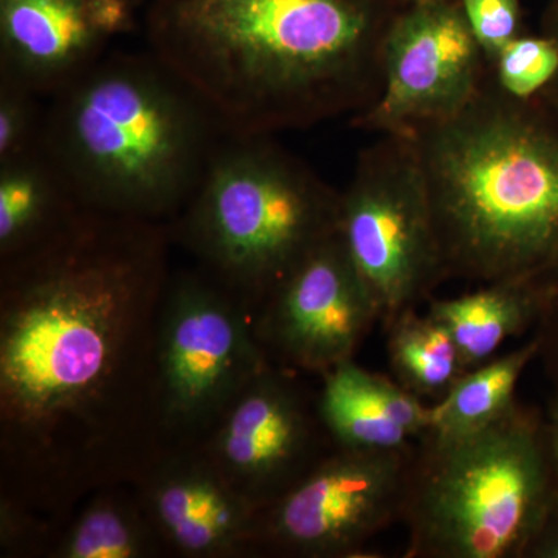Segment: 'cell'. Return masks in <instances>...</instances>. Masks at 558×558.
<instances>
[{
    "label": "cell",
    "mask_w": 558,
    "mask_h": 558,
    "mask_svg": "<svg viewBox=\"0 0 558 558\" xmlns=\"http://www.w3.org/2000/svg\"><path fill=\"white\" fill-rule=\"evenodd\" d=\"M170 226L84 207L0 259V499L61 532L165 451L157 336Z\"/></svg>",
    "instance_id": "obj_1"
},
{
    "label": "cell",
    "mask_w": 558,
    "mask_h": 558,
    "mask_svg": "<svg viewBox=\"0 0 558 558\" xmlns=\"http://www.w3.org/2000/svg\"><path fill=\"white\" fill-rule=\"evenodd\" d=\"M399 0H148L149 51L227 135L357 116L379 98Z\"/></svg>",
    "instance_id": "obj_2"
},
{
    "label": "cell",
    "mask_w": 558,
    "mask_h": 558,
    "mask_svg": "<svg viewBox=\"0 0 558 558\" xmlns=\"http://www.w3.org/2000/svg\"><path fill=\"white\" fill-rule=\"evenodd\" d=\"M413 143L444 277L558 290V108L520 100L488 70L473 100Z\"/></svg>",
    "instance_id": "obj_3"
},
{
    "label": "cell",
    "mask_w": 558,
    "mask_h": 558,
    "mask_svg": "<svg viewBox=\"0 0 558 558\" xmlns=\"http://www.w3.org/2000/svg\"><path fill=\"white\" fill-rule=\"evenodd\" d=\"M43 146L86 208L174 219L226 131L153 53L109 51L49 98Z\"/></svg>",
    "instance_id": "obj_4"
},
{
    "label": "cell",
    "mask_w": 558,
    "mask_h": 558,
    "mask_svg": "<svg viewBox=\"0 0 558 558\" xmlns=\"http://www.w3.org/2000/svg\"><path fill=\"white\" fill-rule=\"evenodd\" d=\"M557 497L545 411L517 403L475 432L413 444L407 558H523Z\"/></svg>",
    "instance_id": "obj_5"
},
{
    "label": "cell",
    "mask_w": 558,
    "mask_h": 558,
    "mask_svg": "<svg viewBox=\"0 0 558 558\" xmlns=\"http://www.w3.org/2000/svg\"><path fill=\"white\" fill-rule=\"evenodd\" d=\"M340 191L274 135H226L170 226L172 241L250 307L337 233Z\"/></svg>",
    "instance_id": "obj_6"
},
{
    "label": "cell",
    "mask_w": 558,
    "mask_h": 558,
    "mask_svg": "<svg viewBox=\"0 0 558 558\" xmlns=\"http://www.w3.org/2000/svg\"><path fill=\"white\" fill-rule=\"evenodd\" d=\"M271 360L252 311L207 271H172L157 336V409L165 451L199 447Z\"/></svg>",
    "instance_id": "obj_7"
},
{
    "label": "cell",
    "mask_w": 558,
    "mask_h": 558,
    "mask_svg": "<svg viewBox=\"0 0 558 558\" xmlns=\"http://www.w3.org/2000/svg\"><path fill=\"white\" fill-rule=\"evenodd\" d=\"M337 233L384 326L417 310L446 282L424 174L409 137L380 135L359 154L340 191Z\"/></svg>",
    "instance_id": "obj_8"
},
{
    "label": "cell",
    "mask_w": 558,
    "mask_h": 558,
    "mask_svg": "<svg viewBox=\"0 0 558 558\" xmlns=\"http://www.w3.org/2000/svg\"><path fill=\"white\" fill-rule=\"evenodd\" d=\"M410 450L336 447L260 510L255 557H371V539L402 517Z\"/></svg>",
    "instance_id": "obj_9"
},
{
    "label": "cell",
    "mask_w": 558,
    "mask_h": 558,
    "mask_svg": "<svg viewBox=\"0 0 558 558\" xmlns=\"http://www.w3.org/2000/svg\"><path fill=\"white\" fill-rule=\"evenodd\" d=\"M487 72L459 0L403 7L385 43L379 98L351 117V124L379 135H410L464 109Z\"/></svg>",
    "instance_id": "obj_10"
},
{
    "label": "cell",
    "mask_w": 558,
    "mask_h": 558,
    "mask_svg": "<svg viewBox=\"0 0 558 558\" xmlns=\"http://www.w3.org/2000/svg\"><path fill=\"white\" fill-rule=\"evenodd\" d=\"M209 461L260 510L336 449L295 371L271 363L242 389L201 444Z\"/></svg>",
    "instance_id": "obj_11"
},
{
    "label": "cell",
    "mask_w": 558,
    "mask_h": 558,
    "mask_svg": "<svg viewBox=\"0 0 558 558\" xmlns=\"http://www.w3.org/2000/svg\"><path fill=\"white\" fill-rule=\"evenodd\" d=\"M252 318L271 363L323 376L355 359L380 311L336 233L271 290Z\"/></svg>",
    "instance_id": "obj_12"
},
{
    "label": "cell",
    "mask_w": 558,
    "mask_h": 558,
    "mask_svg": "<svg viewBox=\"0 0 558 558\" xmlns=\"http://www.w3.org/2000/svg\"><path fill=\"white\" fill-rule=\"evenodd\" d=\"M134 25L132 0H0V78L50 98Z\"/></svg>",
    "instance_id": "obj_13"
},
{
    "label": "cell",
    "mask_w": 558,
    "mask_h": 558,
    "mask_svg": "<svg viewBox=\"0 0 558 558\" xmlns=\"http://www.w3.org/2000/svg\"><path fill=\"white\" fill-rule=\"evenodd\" d=\"M134 487L168 554L255 557L259 509L199 447L163 451Z\"/></svg>",
    "instance_id": "obj_14"
},
{
    "label": "cell",
    "mask_w": 558,
    "mask_h": 558,
    "mask_svg": "<svg viewBox=\"0 0 558 558\" xmlns=\"http://www.w3.org/2000/svg\"><path fill=\"white\" fill-rule=\"evenodd\" d=\"M319 377L318 413L337 449L409 450L432 425L424 400L355 359Z\"/></svg>",
    "instance_id": "obj_15"
},
{
    "label": "cell",
    "mask_w": 558,
    "mask_h": 558,
    "mask_svg": "<svg viewBox=\"0 0 558 558\" xmlns=\"http://www.w3.org/2000/svg\"><path fill=\"white\" fill-rule=\"evenodd\" d=\"M553 295L531 282H488L454 299L432 296L427 312L449 330L469 371L497 357L509 339L534 329Z\"/></svg>",
    "instance_id": "obj_16"
},
{
    "label": "cell",
    "mask_w": 558,
    "mask_h": 558,
    "mask_svg": "<svg viewBox=\"0 0 558 558\" xmlns=\"http://www.w3.org/2000/svg\"><path fill=\"white\" fill-rule=\"evenodd\" d=\"M83 208L43 143L0 161V259L35 247Z\"/></svg>",
    "instance_id": "obj_17"
},
{
    "label": "cell",
    "mask_w": 558,
    "mask_h": 558,
    "mask_svg": "<svg viewBox=\"0 0 558 558\" xmlns=\"http://www.w3.org/2000/svg\"><path fill=\"white\" fill-rule=\"evenodd\" d=\"M168 554L130 484L95 492L62 529L50 558H154Z\"/></svg>",
    "instance_id": "obj_18"
},
{
    "label": "cell",
    "mask_w": 558,
    "mask_h": 558,
    "mask_svg": "<svg viewBox=\"0 0 558 558\" xmlns=\"http://www.w3.org/2000/svg\"><path fill=\"white\" fill-rule=\"evenodd\" d=\"M537 355L538 344L532 337L521 347L465 371L442 399L429 405V429L459 435L494 424L519 403L517 388Z\"/></svg>",
    "instance_id": "obj_19"
},
{
    "label": "cell",
    "mask_w": 558,
    "mask_h": 558,
    "mask_svg": "<svg viewBox=\"0 0 558 558\" xmlns=\"http://www.w3.org/2000/svg\"><path fill=\"white\" fill-rule=\"evenodd\" d=\"M384 329L389 369L411 395L438 402L465 373L449 330L428 312L403 311Z\"/></svg>",
    "instance_id": "obj_20"
},
{
    "label": "cell",
    "mask_w": 558,
    "mask_h": 558,
    "mask_svg": "<svg viewBox=\"0 0 558 558\" xmlns=\"http://www.w3.org/2000/svg\"><path fill=\"white\" fill-rule=\"evenodd\" d=\"M499 90L520 100L542 97L558 73V47L545 33H524L488 62Z\"/></svg>",
    "instance_id": "obj_21"
},
{
    "label": "cell",
    "mask_w": 558,
    "mask_h": 558,
    "mask_svg": "<svg viewBox=\"0 0 558 558\" xmlns=\"http://www.w3.org/2000/svg\"><path fill=\"white\" fill-rule=\"evenodd\" d=\"M39 95L0 78V161L14 159L43 143L46 108Z\"/></svg>",
    "instance_id": "obj_22"
},
{
    "label": "cell",
    "mask_w": 558,
    "mask_h": 558,
    "mask_svg": "<svg viewBox=\"0 0 558 558\" xmlns=\"http://www.w3.org/2000/svg\"><path fill=\"white\" fill-rule=\"evenodd\" d=\"M487 62L527 33L521 0H459Z\"/></svg>",
    "instance_id": "obj_23"
},
{
    "label": "cell",
    "mask_w": 558,
    "mask_h": 558,
    "mask_svg": "<svg viewBox=\"0 0 558 558\" xmlns=\"http://www.w3.org/2000/svg\"><path fill=\"white\" fill-rule=\"evenodd\" d=\"M532 337L538 344L537 362L553 388L558 389V290L539 317Z\"/></svg>",
    "instance_id": "obj_24"
},
{
    "label": "cell",
    "mask_w": 558,
    "mask_h": 558,
    "mask_svg": "<svg viewBox=\"0 0 558 558\" xmlns=\"http://www.w3.org/2000/svg\"><path fill=\"white\" fill-rule=\"evenodd\" d=\"M523 558H558V495L529 543Z\"/></svg>",
    "instance_id": "obj_25"
},
{
    "label": "cell",
    "mask_w": 558,
    "mask_h": 558,
    "mask_svg": "<svg viewBox=\"0 0 558 558\" xmlns=\"http://www.w3.org/2000/svg\"><path fill=\"white\" fill-rule=\"evenodd\" d=\"M545 421L546 433H548L550 462H553L554 480H556L558 495V389H554L548 403H546Z\"/></svg>",
    "instance_id": "obj_26"
},
{
    "label": "cell",
    "mask_w": 558,
    "mask_h": 558,
    "mask_svg": "<svg viewBox=\"0 0 558 558\" xmlns=\"http://www.w3.org/2000/svg\"><path fill=\"white\" fill-rule=\"evenodd\" d=\"M542 33L548 35L558 47V0H548V5L543 11ZM545 97L558 108V73Z\"/></svg>",
    "instance_id": "obj_27"
},
{
    "label": "cell",
    "mask_w": 558,
    "mask_h": 558,
    "mask_svg": "<svg viewBox=\"0 0 558 558\" xmlns=\"http://www.w3.org/2000/svg\"><path fill=\"white\" fill-rule=\"evenodd\" d=\"M403 7L417 5V3L432 2V0H399Z\"/></svg>",
    "instance_id": "obj_28"
}]
</instances>
